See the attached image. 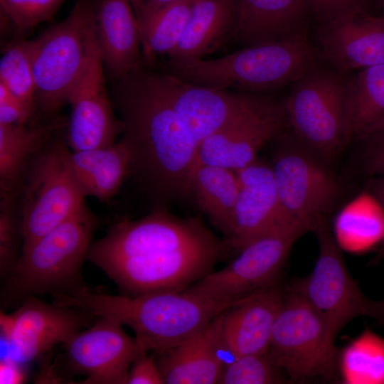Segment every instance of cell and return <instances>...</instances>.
<instances>
[{
  "label": "cell",
  "instance_id": "obj_17",
  "mask_svg": "<svg viewBox=\"0 0 384 384\" xmlns=\"http://www.w3.org/2000/svg\"><path fill=\"white\" fill-rule=\"evenodd\" d=\"M159 89L197 146L239 116L259 93L213 89L153 71Z\"/></svg>",
  "mask_w": 384,
  "mask_h": 384
},
{
  "label": "cell",
  "instance_id": "obj_35",
  "mask_svg": "<svg viewBox=\"0 0 384 384\" xmlns=\"http://www.w3.org/2000/svg\"><path fill=\"white\" fill-rule=\"evenodd\" d=\"M65 0H0L4 13L19 29L50 19Z\"/></svg>",
  "mask_w": 384,
  "mask_h": 384
},
{
  "label": "cell",
  "instance_id": "obj_11",
  "mask_svg": "<svg viewBox=\"0 0 384 384\" xmlns=\"http://www.w3.org/2000/svg\"><path fill=\"white\" fill-rule=\"evenodd\" d=\"M319 252L312 272L292 289L300 294L337 334L351 320L370 316L373 300L351 277L327 218L316 228Z\"/></svg>",
  "mask_w": 384,
  "mask_h": 384
},
{
  "label": "cell",
  "instance_id": "obj_33",
  "mask_svg": "<svg viewBox=\"0 0 384 384\" xmlns=\"http://www.w3.org/2000/svg\"><path fill=\"white\" fill-rule=\"evenodd\" d=\"M23 245L20 194L1 196L0 274L3 279L14 271L21 257Z\"/></svg>",
  "mask_w": 384,
  "mask_h": 384
},
{
  "label": "cell",
  "instance_id": "obj_36",
  "mask_svg": "<svg viewBox=\"0 0 384 384\" xmlns=\"http://www.w3.org/2000/svg\"><path fill=\"white\" fill-rule=\"evenodd\" d=\"M319 23L336 18L367 11L369 0H304Z\"/></svg>",
  "mask_w": 384,
  "mask_h": 384
},
{
  "label": "cell",
  "instance_id": "obj_45",
  "mask_svg": "<svg viewBox=\"0 0 384 384\" xmlns=\"http://www.w3.org/2000/svg\"><path fill=\"white\" fill-rule=\"evenodd\" d=\"M383 257H384V247H381L378 255V259L380 260Z\"/></svg>",
  "mask_w": 384,
  "mask_h": 384
},
{
  "label": "cell",
  "instance_id": "obj_13",
  "mask_svg": "<svg viewBox=\"0 0 384 384\" xmlns=\"http://www.w3.org/2000/svg\"><path fill=\"white\" fill-rule=\"evenodd\" d=\"M297 140V144L278 149L273 157L281 210L287 221L310 223L316 230L336 201L338 186L316 154Z\"/></svg>",
  "mask_w": 384,
  "mask_h": 384
},
{
  "label": "cell",
  "instance_id": "obj_31",
  "mask_svg": "<svg viewBox=\"0 0 384 384\" xmlns=\"http://www.w3.org/2000/svg\"><path fill=\"white\" fill-rule=\"evenodd\" d=\"M340 369L350 384H384V340L366 330L342 352Z\"/></svg>",
  "mask_w": 384,
  "mask_h": 384
},
{
  "label": "cell",
  "instance_id": "obj_6",
  "mask_svg": "<svg viewBox=\"0 0 384 384\" xmlns=\"http://www.w3.org/2000/svg\"><path fill=\"white\" fill-rule=\"evenodd\" d=\"M98 6L78 0L69 16L33 40L36 106L53 116L65 103L74 85L99 47Z\"/></svg>",
  "mask_w": 384,
  "mask_h": 384
},
{
  "label": "cell",
  "instance_id": "obj_8",
  "mask_svg": "<svg viewBox=\"0 0 384 384\" xmlns=\"http://www.w3.org/2000/svg\"><path fill=\"white\" fill-rule=\"evenodd\" d=\"M62 129L30 164L20 197L23 247L54 229L84 205L83 195L72 171L70 150Z\"/></svg>",
  "mask_w": 384,
  "mask_h": 384
},
{
  "label": "cell",
  "instance_id": "obj_29",
  "mask_svg": "<svg viewBox=\"0 0 384 384\" xmlns=\"http://www.w3.org/2000/svg\"><path fill=\"white\" fill-rule=\"evenodd\" d=\"M336 240L340 247L353 252L384 242V210L370 193L361 196L340 213Z\"/></svg>",
  "mask_w": 384,
  "mask_h": 384
},
{
  "label": "cell",
  "instance_id": "obj_26",
  "mask_svg": "<svg viewBox=\"0 0 384 384\" xmlns=\"http://www.w3.org/2000/svg\"><path fill=\"white\" fill-rule=\"evenodd\" d=\"M69 161L83 195L109 201L130 173V153L122 139L92 149L73 151Z\"/></svg>",
  "mask_w": 384,
  "mask_h": 384
},
{
  "label": "cell",
  "instance_id": "obj_34",
  "mask_svg": "<svg viewBox=\"0 0 384 384\" xmlns=\"http://www.w3.org/2000/svg\"><path fill=\"white\" fill-rule=\"evenodd\" d=\"M286 375L269 357L268 353L247 354L225 363L220 384L282 383Z\"/></svg>",
  "mask_w": 384,
  "mask_h": 384
},
{
  "label": "cell",
  "instance_id": "obj_30",
  "mask_svg": "<svg viewBox=\"0 0 384 384\" xmlns=\"http://www.w3.org/2000/svg\"><path fill=\"white\" fill-rule=\"evenodd\" d=\"M195 0H178L139 18L143 57L151 63L169 55L177 46Z\"/></svg>",
  "mask_w": 384,
  "mask_h": 384
},
{
  "label": "cell",
  "instance_id": "obj_15",
  "mask_svg": "<svg viewBox=\"0 0 384 384\" xmlns=\"http://www.w3.org/2000/svg\"><path fill=\"white\" fill-rule=\"evenodd\" d=\"M99 319L62 344L66 371L70 376H85L80 383L127 384L133 361L146 351L126 334L119 320L107 316Z\"/></svg>",
  "mask_w": 384,
  "mask_h": 384
},
{
  "label": "cell",
  "instance_id": "obj_25",
  "mask_svg": "<svg viewBox=\"0 0 384 384\" xmlns=\"http://www.w3.org/2000/svg\"><path fill=\"white\" fill-rule=\"evenodd\" d=\"M235 24L234 0H195L183 33L168 55V61L202 59L233 36Z\"/></svg>",
  "mask_w": 384,
  "mask_h": 384
},
{
  "label": "cell",
  "instance_id": "obj_41",
  "mask_svg": "<svg viewBox=\"0 0 384 384\" xmlns=\"http://www.w3.org/2000/svg\"><path fill=\"white\" fill-rule=\"evenodd\" d=\"M368 188L384 210V176H374L370 180ZM381 245L384 247V242Z\"/></svg>",
  "mask_w": 384,
  "mask_h": 384
},
{
  "label": "cell",
  "instance_id": "obj_27",
  "mask_svg": "<svg viewBox=\"0 0 384 384\" xmlns=\"http://www.w3.org/2000/svg\"><path fill=\"white\" fill-rule=\"evenodd\" d=\"M191 191L203 212L225 238L232 227L239 191L236 171L197 161L191 176Z\"/></svg>",
  "mask_w": 384,
  "mask_h": 384
},
{
  "label": "cell",
  "instance_id": "obj_38",
  "mask_svg": "<svg viewBox=\"0 0 384 384\" xmlns=\"http://www.w3.org/2000/svg\"><path fill=\"white\" fill-rule=\"evenodd\" d=\"M31 117L20 101L0 83V124H28Z\"/></svg>",
  "mask_w": 384,
  "mask_h": 384
},
{
  "label": "cell",
  "instance_id": "obj_10",
  "mask_svg": "<svg viewBox=\"0 0 384 384\" xmlns=\"http://www.w3.org/2000/svg\"><path fill=\"white\" fill-rule=\"evenodd\" d=\"M315 230L314 225L302 222L279 225L246 245L226 267L184 291L214 300L238 301L277 284L293 244Z\"/></svg>",
  "mask_w": 384,
  "mask_h": 384
},
{
  "label": "cell",
  "instance_id": "obj_22",
  "mask_svg": "<svg viewBox=\"0 0 384 384\" xmlns=\"http://www.w3.org/2000/svg\"><path fill=\"white\" fill-rule=\"evenodd\" d=\"M232 38L244 47L278 41L308 29L311 11L304 0H234Z\"/></svg>",
  "mask_w": 384,
  "mask_h": 384
},
{
  "label": "cell",
  "instance_id": "obj_19",
  "mask_svg": "<svg viewBox=\"0 0 384 384\" xmlns=\"http://www.w3.org/2000/svg\"><path fill=\"white\" fill-rule=\"evenodd\" d=\"M320 57L344 73L384 64V17L367 11L319 23Z\"/></svg>",
  "mask_w": 384,
  "mask_h": 384
},
{
  "label": "cell",
  "instance_id": "obj_12",
  "mask_svg": "<svg viewBox=\"0 0 384 384\" xmlns=\"http://www.w3.org/2000/svg\"><path fill=\"white\" fill-rule=\"evenodd\" d=\"M95 317L83 309L28 297L14 312L1 311V360L28 366L65 343Z\"/></svg>",
  "mask_w": 384,
  "mask_h": 384
},
{
  "label": "cell",
  "instance_id": "obj_3",
  "mask_svg": "<svg viewBox=\"0 0 384 384\" xmlns=\"http://www.w3.org/2000/svg\"><path fill=\"white\" fill-rule=\"evenodd\" d=\"M242 299L214 300L185 291L112 295L84 285L54 296L53 302L83 309L97 317H113L134 331L146 351L159 353L187 341Z\"/></svg>",
  "mask_w": 384,
  "mask_h": 384
},
{
  "label": "cell",
  "instance_id": "obj_32",
  "mask_svg": "<svg viewBox=\"0 0 384 384\" xmlns=\"http://www.w3.org/2000/svg\"><path fill=\"white\" fill-rule=\"evenodd\" d=\"M32 56L33 40H23L9 47L0 60V83L20 101L31 119L36 108Z\"/></svg>",
  "mask_w": 384,
  "mask_h": 384
},
{
  "label": "cell",
  "instance_id": "obj_1",
  "mask_svg": "<svg viewBox=\"0 0 384 384\" xmlns=\"http://www.w3.org/2000/svg\"><path fill=\"white\" fill-rule=\"evenodd\" d=\"M200 218H178L165 206L119 221L92 242L87 259L126 295L181 292L230 253Z\"/></svg>",
  "mask_w": 384,
  "mask_h": 384
},
{
  "label": "cell",
  "instance_id": "obj_44",
  "mask_svg": "<svg viewBox=\"0 0 384 384\" xmlns=\"http://www.w3.org/2000/svg\"><path fill=\"white\" fill-rule=\"evenodd\" d=\"M132 7L134 8L135 11V14L137 16L140 11L142 10V7L144 6L146 0H129Z\"/></svg>",
  "mask_w": 384,
  "mask_h": 384
},
{
  "label": "cell",
  "instance_id": "obj_40",
  "mask_svg": "<svg viewBox=\"0 0 384 384\" xmlns=\"http://www.w3.org/2000/svg\"><path fill=\"white\" fill-rule=\"evenodd\" d=\"M26 366L11 360L1 359L0 361V383L19 384L25 383L28 377Z\"/></svg>",
  "mask_w": 384,
  "mask_h": 384
},
{
  "label": "cell",
  "instance_id": "obj_37",
  "mask_svg": "<svg viewBox=\"0 0 384 384\" xmlns=\"http://www.w3.org/2000/svg\"><path fill=\"white\" fill-rule=\"evenodd\" d=\"M141 353L133 361L127 384H164L158 368L155 353Z\"/></svg>",
  "mask_w": 384,
  "mask_h": 384
},
{
  "label": "cell",
  "instance_id": "obj_16",
  "mask_svg": "<svg viewBox=\"0 0 384 384\" xmlns=\"http://www.w3.org/2000/svg\"><path fill=\"white\" fill-rule=\"evenodd\" d=\"M103 65L98 47L68 95L71 110L65 137L73 151L112 144L124 131L106 92Z\"/></svg>",
  "mask_w": 384,
  "mask_h": 384
},
{
  "label": "cell",
  "instance_id": "obj_21",
  "mask_svg": "<svg viewBox=\"0 0 384 384\" xmlns=\"http://www.w3.org/2000/svg\"><path fill=\"white\" fill-rule=\"evenodd\" d=\"M286 292L277 284L243 298L225 310L224 349L233 359L267 352L272 327Z\"/></svg>",
  "mask_w": 384,
  "mask_h": 384
},
{
  "label": "cell",
  "instance_id": "obj_18",
  "mask_svg": "<svg viewBox=\"0 0 384 384\" xmlns=\"http://www.w3.org/2000/svg\"><path fill=\"white\" fill-rule=\"evenodd\" d=\"M239 191L232 227L224 238L230 251L287 223L282 212L272 164L256 160L236 171Z\"/></svg>",
  "mask_w": 384,
  "mask_h": 384
},
{
  "label": "cell",
  "instance_id": "obj_14",
  "mask_svg": "<svg viewBox=\"0 0 384 384\" xmlns=\"http://www.w3.org/2000/svg\"><path fill=\"white\" fill-rule=\"evenodd\" d=\"M289 124L285 101L259 93L239 116L198 146L197 161L238 171Z\"/></svg>",
  "mask_w": 384,
  "mask_h": 384
},
{
  "label": "cell",
  "instance_id": "obj_9",
  "mask_svg": "<svg viewBox=\"0 0 384 384\" xmlns=\"http://www.w3.org/2000/svg\"><path fill=\"white\" fill-rule=\"evenodd\" d=\"M336 336L298 292H286L268 348L274 364L291 380L331 378L336 370Z\"/></svg>",
  "mask_w": 384,
  "mask_h": 384
},
{
  "label": "cell",
  "instance_id": "obj_4",
  "mask_svg": "<svg viewBox=\"0 0 384 384\" xmlns=\"http://www.w3.org/2000/svg\"><path fill=\"white\" fill-rule=\"evenodd\" d=\"M308 29L278 41L244 47L213 59L173 63L164 72L203 87L265 93L292 84L320 62Z\"/></svg>",
  "mask_w": 384,
  "mask_h": 384
},
{
  "label": "cell",
  "instance_id": "obj_7",
  "mask_svg": "<svg viewBox=\"0 0 384 384\" xmlns=\"http://www.w3.org/2000/svg\"><path fill=\"white\" fill-rule=\"evenodd\" d=\"M319 62L292 84L285 101L289 124L297 139L327 160L351 142V76Z\"/></svg>",
  "mask_w": 384,
  "mask_h": 384
},
{
  "label": "cell",
  "instance_id": "obj_46",
  "mask_svg": "<svg viewBox=\"0 0 384 384\" xmlns=\"http://www.w3.org/2000/svg\"><path fill=\"white\" fill-rule=\"evenodd\" d=\"M379 1V3L382 7V10H383V16L384 17V0H378Z\"/></svg>",
  "mask_w": 384,
  "mask_h": 384
},
{
  "label": "cell",
  "instance_id": "obj_28",
  "mask_svg": "<svg viewBox=\"0 0 384 384\" xmlns=\"http://www.w3.org/2000/svg\"><path fill=\"white\" fill-rule=\"evenodd\" d=\"M349 121L351 142L363 141L384 129V64L351 76Z\"/></svg>",
  "mask_w": 384,
  "mask_h": 384
},
{
  "label": "cell",
  "instance_id": "obj_42",
  "mask_svg": "<svg viewBox=\"0 0 384 384\" xmlns=\"http://www.w3.org/2000/svg\"><path fill=\"white\" fill-rule=\"evenodd\" d=\"M178 0H146L144 6L137 16V19L141 16L154 11L159 8Z\"/></svg>",
  "mask_w": 384,
  "mask_h": 384
},
{
  "label": "cell",
  "instance_id": "obj_43",
  "mask_svg": "<svg viewBox=\"0 0 384 384\" xmlns=\"http://www.w3.org/2000/svg\"><path fill=\"white\" fill-rule=\"evenodd\" d=\"M371 318L380 324H384V299L380 301H373Z\"/></svg>",
  "mask_w": 384,
  "mask_h": 384
},
{
  "label": "cell",
  "instance_id": "obj_23",
  "mask_svg": "<svg viewBox=\"0 0 384 384\" xmlns=\"http://www.w3.org/2000/svg\"><path fill=\"white\" fill-rule=\"evenodd\" d=\"M129 0H101L97 10L98 46L111 77L119 80L141 63L138 20Z\"/></svg>",
  "mask_w": 384,
  "mask_h": 384
},
{
  "label": "cell",
  "instance_id": "obj_24",
  "mask_svg": "<svg viewBox=\"0 0 384 384\" xmlns=\"http://www.w3.org/2000/svg\"><path fill=\"white\" fill-rule=\"evenodd\" d=\"M67 122L58 117L31 124H0L1 196L20 194L32 161Z\"/></svg>",
  "mask_w": 384,
  "mask_h": 384
},
{
  "label": "cell",
  "instance_id": "obj_2",
  "mask_svg": "<svg viewBox=\"0 0 384 384\" xmlns=\"http://www.w3.org/2000/svg\"><path fill=\"white\" fill-rule=\"evenodd\" d=\"M114 103L124 124L130 173L155 206L191 195L198 146L159 89L153 70L141 63L117 81Z\"/></svg>",
  "mask_w": 384,
  "mask_h": 384
},
{
  "label": "cell",
  "instance_id": "obj_5",
  "mask_svg": "<svg viewBox=\"0 0 384 384\" xmlns=\"http://www.w3.org/2000/svg\"><path fill=\"white\" fill-rule=\"evenodd\" d=\"M97 220L84 205L48 233L22 248L13 273L4 280L1 303L6 306L26 298L72 292L84 286L81 270Z\"/></svg>",
  "mask_w": 384,
  "mask_h": 384
},
{
  "label": "cell",
  "instance_id": "obj_20",
  "mask_svg": "<svg viewBox=\"0 0 384 384\" xmlns=\"http://www.w3.org/2000/svg\"><path fill=\"white\" fill-rule=\"evenodd\" d=\"M225 311L187 341L164 352L154 353L164 383H218L225 363L222 353L225 352Z\"/></svg>",
  "mask_w": 384,
  "mask_h": 384
},
{
  "label": "cell",
  "instance_id": "obj_39",
  "mask_svg": "<svg viewBox=\"0 0 384 384\" xmlns=\"http://www.w3.org/2000/svg\"><path fill=\"white\" fill-rule=\"evenodd\" d=\"M363 141L367 171L373 176H384V129Z\"/></svg>",
  "mask_w": 384,
  "mask_h": 384
}]
</instances>
